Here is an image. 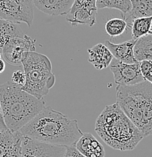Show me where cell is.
<instances>
[{"instance_id": "cell-1", "label": "cell", "mask_w": 152, "mask_h": 157, "mask_svg": "<svg viewBox=\"0 0 152 157\" xmlns=\"http://www.w3.org/2000/svg\"><path fill=\"white\" fill-rule=\"evenodd\" d=\"M19 132L23 136L42 143L64 147L75 145L83 135L76 119L51 107H44Z\"/></svg>"}, {"instance_id": "cell-2", "label": "cell", "mask_w": 152, "mask_h": 157, "mask_svg": "<svg viewBox=\"0 0 152 157\" xmlns=\"http://www.w3.org/2000/svg\"><path fill=\"white\" fill-rule=\"evenodd\" d=\"M95 130L106 144L121 151L133 150L145 137L117 102L104 107Z\"/></svg>"}, {"instance_id": "cell-3", "label": "cell", "mask_w": 152, "mask_h": 157, "mask_svg": "<svg viewBox=\"0 0 152 157\" xmlns=\"http://www.w3.org/2000/svg\"><path fill=\"white\" fill-rule=\"evenodd\" d=\"M0 105L8 129L16 132L45 107V101L43 98H36L9 81L0 85Z\"/></svg>"}, {"instance_id": "cell-4", "label": "cell", "mask_w": 152, "mask_h": 157, "mask_svg": "<svg viewBox=\"0 0 152 157\" xmlns=\"http://www.w3.org/2000/svg\"><path fill=\"white\" fill-rule=\"evenodd\" d=\"M117 103L144 137L152 135V84L117 86Z\"/></svg>"}, {"instance_id": "cell-5", "label": "cell", "mask_w": 152, "mask_h": 157, "mask_svg": "<svg viewBox=\"0 0 152 157\" xmlns=\"http://www.w3.org/2000/svg\"><path fill=\"white\" fill-rule=\"evenodd\" d=\"M21 65L26 76L22 89L37 98L46 95L55 82L49 58L36 52H25L22 56Z\"/></svg>"}, {"instance_id": "cell-6", "label": "cell", "mask_w": 152, "mask_h": 157, "mask_svg": "<svg viewBox=\"0 0 152 157\" xmlns=\"http://www.w3.org/2000/svg\"><path fill=\"white\" fill-rule=\"evenodd\" d=\"M33 0H0V19L14 24L32 26L33 21Z\"/></svg>"}, {"instance_id": "cell-7", "label": "cell", "mask_w": 152, "mask_h": 157, "mask_svg": "<svg viewBox=\"0 0 152 157\" xmlns=\"http://www.w3.org/2000/svg\"><path fill=\"white\" fill-rule=\"evenodd\" d=\"M109 67L114 75V82L117 86H133L145 81L140 70V62L124 63L113 58Z\"/></svg>"}, {"instance_id": "cell-8", "label": "cell", "mask_w": 152, "mask_h": 157, "mask_svg": "<svg viewBox=\"0 0 152 157\" xmlns=\"http://www.w3.org/2000/svg\"><path fill=\"white\" fill-rule=\"evenodd\" d=\"M35 39L26 35L11 39L2 49L4 59L9 64L20 66L24 53L35 52Z\"/></svg>"}, {"instance_id": "cell-9", "label": "cell", "mask_w": 152, "mask_h": 157, "mask_svg": "<svg viewBox=\"0 0 152 157\" xmlns=\"http://www.w3.org/2000/svg\"><path fill=\"white\" fill-rule=\"evenodd\" d=\"M66 147L42 143L23 136L21 157H64Z\"/></svg>"}, {"instance_id": "cell-10", "label": "cell", "mask_w": 152, "mask_h": 157, "mask_svg": "<svg viewBox=\"0 0 152 157\" xmlns=\"http://www.w3.org/2000/svg\"><path fill=\"white\" fill-rule=\"evenodd\" d=\"M97 9H90L73 2L70 11L67 13L66 19L72 25L79 24L92 27L96 23Z\"/></svg>"}, {"instance_id": "cell-11", "label": "cell", "mask_w": 152, "mask_h": 157, "mask_svg": "<svg viewBox=\"0 0 152 157\" xmlns=\"http://www.w3.org/2000/svg\"><path fill=\"white\" fill-rule=\"evenodd\" d=\"M136 40L132 39L122 43L115 44L107 40L104 45L111 52L113 57L124 63H138L134 56V45Z\"/></svg>"}, {"instance_id": "cell-12", "label": "cell", "mask_w": 152, "mask_h": 157, "mask_svg": "<svg viewBox=\"0 0 152 157\" xmlns=\"http://www.w3.org/2000/svg\"><path fill=\"white\" fill-rule=\"evenodd\" d=\"M75 147L86 157H104V147L89 132L83 133Z\"/></svg>"}, {"instance_id": "cell-13", "label": "cell", "mask_w": 152, "mask_h": 157, "mask_svg": "<svg viewBox=\"0 0 152 157\" xmlns=\"http://www.w3.org/2000/svg\"><path fill=\"white\" fill-rule=\"evenodd\" d=\"M42 12L49 15H64L70 11L74 0H33Z\"/></svg>"}, {"instance_id": "cell-14", "label": "cell", "mask_w": 152, "mask_h": 157, "mask_svg": "<svg viewBox=\"0 0 152 157\" xmlns=\"http://www.w3.org/2000/svg\"><path fill=\"white\" fill-rule=\"evenodd\" d=\"M89 54L88 61L98 70H103L110 66L113 57L111 52L104 45L99 43L87 50Z\"/></svg>"}, {"instance_id": "cell-15", "label": "cell", "mask_w": 152, "mask_h": 157, "mask_svg": "<svg viewBox=\"0 0 152 157\" xmlns=\"http://www.w3.org/2000/svg\"><path fill=\"white\" fill-rule=\"evenodd\" d=\"M132 9L123 19L127 23L129 29L131 28L132 21L138 17L152 16V0H130Z\"/></svg>"}, {"instance_id": "cell-16", "label": "cell", "mask_w": 152, "mask_h": 157, "mask_svg": "<svg viewBox=\"0 0 152 157\" xmlns=\"http://www.w3.org/2000/svg\"><path fill=\"white\" fill-rule=\"evenodd\" d=\"M22 137L19 131L16 132L9 130L0 131V157H10L16 144Z\"/></svg>"}, {"instance_id": "cell-17", "label": "cell", "mask_w": 152, "mask_h": 157, "mask_svg": "<svg viewBox=\"0 0 152 157\" xmlns=\"http://www.w3.org/2000/svg\"><path fill=\"white\" fill-rule=\"evenodd\" d=\"M134 56L138 62L152 60V35L148 33L137 39L134 45Z\"/></svg>"}, {"instance_id": "cell-18", "label": "cell", "mask_w": 152, "mask_h": 157, "mask_svg": "<svg viewBox=\"0 0 152 157\" xmlns=\"http://www.w3.org/2000/svg\"><path fill=\"white\" fill-rule=\"evenodd\" d=\"M24 36L19 24L0 19V52L11 39Z\"/></svg>"}, {"instance_id": "cell-19", "label": "cell", "mask_w": 152, "mask_h": 157, "mask_svg": "<svg viewBox=\"0 0 152 157\" xmlns=\"http://www.w3.org/2000/svg\"><path fill=\"white\" fill-rule=\"evenodd\" d=\"M152 16L151 17H138L132 21L131 31L132 39L137 40L141 37L146 36L151 30Z\"/></svg>"}, {"instance_id": "cell-20", "label": "cell", "mask_w": 152, "mask_h": 157, "mask_svg": "<svg viewBox=\"0 0 152 157\" xmlns=\"http://www.w3.org/2000/svg\"><path fill=\"white\" fill-rule=\"evenodd\" d=\"M97 9H114L121 11L122 18L128 14L132 9L130 0H96Z\"/></svg>"}, {"instance_id": "cell-21", "label": "cell", "mask_w": 152, "mask_h": 157, "mask_svg": "<svg viewBox=\"0 0 152 157\" xmlns=\"http://www.w3.org/2000/svg\"><path fill=\"white\" fill-rule=\"evenodd\" d=\"M128 25L126 21L123 18H111L106 22L104 29L106 33L111 38H115L121 36L128 29Z\"/></svg>"}, {"instance_id": "cell-22", "label": "cell", "mask_w": 152, "mask_h": 157, "mask_svg": "<svg viewBox=\"0 0 152 157\" xmlns=\"http://www.w3.org/2000/svg\"><path fill=\"white\" fill-rule=\"evenodd\" d=\"M140 70L144 80L152 84V60L140 61Z\"/></svg>"}, {"instance_id": "cell-23", "label": "cell", "mask_w": 152, "mask_h": 157, "mask_svg": "<svg viewBox=\"0 0 152 157\" xmlns=\"http://www.w3.org/2000/svg\"><path fill=\"white\" fill-rule=\"evenodd\" d=\"M11 82L23 87L26 82V76L24 72L21 71V70L14 71L13 73L12 76H11Z\"/></svg>"}, {"instance_id": "cell-24", "label": "cell", "mask_w": 152, "mask_h": 157, "mask_svg": "<svg viewBox=\"0 0 152 157\" xmlns=\"http://www.w3.org/2000/svg\"><path fill=\"white\" fill-rule=\"evenodd\" d=\"M64 157H86L83 156L79 150L76 148L75 145L66 147V152Z\"/></svg>"}, {"instance_id": "cell-25", "label": "cell", "mask_w": 152, "mask_h": 157, "mask_svg": "<svg viewBox=\"0 0 152 157\" xmlns=\"http://www.w3.org/2000/svg\"><path fill=\"white\" fill-rule=\"evenodd\" d=\"M21 140H22V138H21V140L17 143V144H16L15 147H14V150H13L12 153H11L10 157H21Z\"/></svg>"}, {"instance_id": "cell-26", "label": "cell", "mask_w": 152, "mask_h": 157, "mask_svg": "<svg viewBox=\"0 0 152 157\" xmlns=\"http://www.w3.org/2000/svg\"><path fill=\"white\" fill-rule=\"evenodd\" d=\"M5 130H9V129H8V128L6 126V123H5L4 122L2 112L1 105H0V131H5Z\"/></svg>"}, {"instance_id": "cell-27", "label": "cell", "mask_w": 152, "mask_h": 157, "mask_svg": "<svg viewBox=\"0 0 152 157\" xmlns=\"http://www.w3.org/2000/svg\"><path fill=\"white\" fill-rule=\"evenodd\" d=\"M5 69H6V63L3 60L0 59V73L4 72Z\"/></svg>"}, {"instance_id": "cell-28", "label": "cell", "mask_w": 152, "mask_h": 157, "mask_svg": "<svg viewBox=\"0 0 152 157\" xmlns=\"http://www.w3.org/2000/svg\"><path fill=\"white\" fill-rule=\"evenodd\" d=\"M149 34H151V35H152V31H150V32H149Z\"/></svg>"}, {"instance_id": "cell-29", "label": "cell", "mask_w": 152, "mask_h": 157, "mask_svg": "<svg viewBox=\"0 0 152 157\" xmlns=\"http://www.w3.org/2000/svg\"><path fill=\"white\" fill-rule=\"evenodd\" d=\"M1 58H2V55H1V53H0V59H2Z\"/></svg>"}, {"instance_id": "cell-30", "label": "cell", "mask_w": 152, "mask_h": 157, "mask_svg": "<svg viewBox=\"0 0 152 157\" xmlns=\"http://www.w3.org/2000/svg\"><path fill=\"white\" fill-rule=\"evenodd\" d=\"M151 31H152V27H151Z\"/></svg>"}]
</instances>
